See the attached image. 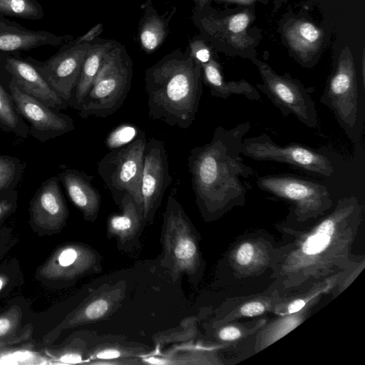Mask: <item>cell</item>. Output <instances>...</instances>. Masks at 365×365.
Segmentation results:
<instances>
[{"label": "cell", "mask_w": 365, "mask_h": 365, "mask_svg": "<svg viewBox=\"0 0 365 365\" xmlns=\"http://www.w3.org/2000/svg\"><path fill=\"white\" fill-rule=\"evenodd\" d=\"M361 216V204L350 196L339 200L331 212L307 229L276 225L284 240L277 245L271 285L283 294L302 292L364 260L351 254Z\"/></svg>", "instance_id": "6da1fadb"}, {"label": "cell", "mask_w": 365, "mask_h": 365, "mask_svg": "<svg viewBox=\"0 0 365 365\" xmlns=\"http://www.w3.org/2000/svg\"><path fill=\"white\" fill-rule=\"evenodd\" d=\"M249 121L227 129L215 128L211 140L192 148L187 158L192 187L202 217L218 220L235 207L245 205L247 189L243 179L254 175L244 163L242 143L249 132Z\"/></svg>", "instance_id": "7a4b0ae2"}, {"label": "cell", "mask_w": 365, "mask_h": 365, "mask_svg": "<svg viewBox=\"0 0 365 365\" xmlns=\"http://www.w3.org/2000/svg\"><path fill=\"white\" fill-rule=\"evenodd\" d=\"M145 84L151 119L182 129L192 125L202 93V73L187 49L174 50L147 68Z\"/></svg>", "instance_id": "3957f363"}, {"label": "cell", "mask_w": 365, "mask_h": 365, "mask_svg": "<svg viewBox=\"0 0 365 365\" xmlns=\"http://www.w3.org/2000/svg\"><path fill=\"white\" fill-rule=\"evenodd\" d=\"M200 241V234L180 203L170 195L163 217L160 262L174 281L186 275L196 284L202 279L205 262Z\"/></svg>", "instance_id": "277c9868"}, {"label": "cell", "mask_w": 365, "mask_h": 365, "mask_svg": "<svg viewBox=\"0 0 365 365\" xmlns=\"http://www.w3.org/2000/svg\"><path fill=\"white\" fill-rule=\"evenodd\" d=\"M133 63L125 46L115 41L104 55L100 70L78 108L82 118H106L124 103L131 87Z\"/></svg>", "instance_id": "5b68a950"}, {"label": "cell", "mask_w": 365, "mask_h": 365, "mask_svg": "<svg viewBox=\"0 0 365 365\" xmlns=\"http://www.w3.org/2000/svg\"><path fill=\"white\" fill-rule=\"evenodd\" d=\"M359 88L354 57L350 48L341 51L328 78L320 102L334 113L339 125L354 143L360 140Z\"/></svg>", "instance_id": "8992f818"}, {"label": "cell", "mask_w": 365, "mask_h": 365, "mask_svg": "<svg viewBox=\"0 0 365 365\" xmlns=\"http://www.w3.org/2000/svg\"><path fill=\"white\" fill-rule=\"evenodd\" d=\"M191 19L200 36L217 50L227 55L255 58L251 48L255 41L248 33L253 19L250 10L224 16L217 13L210 5L195 6Z\"/></svg>", "instance_id": "52a82bcc"}, {"label": "cell", "mask_w": 365, "mask_h": 365, "mask_svg": "<svg viewBox=\"0 0 365 365\" xmlns=\"http://www.w3.org/2000/svg\"><path fill=\"white\" fill-rule=\"evenodd\" d=\"M147 140L139 130L131 142L111 150L98 163V173L118 205L129 194L143 206L140 187Z\"/></svg>", "instance_id": "ba28073f"}, {"label": "cell", "mask_w": 365, "mask_h": 365, "mask_svg": "<svg viewBox=\"0 0 365 365\" xmlns=\"http://www.w3.org/2000/svg\"><path fill=\"white\" fill-rule=\"evenodd\" d=\"M257 187L292 204L290 214L299 223L317 220L333 205L327 187L292 175H265L257 180Z\"/></svg>", "instance_id": "9c48e42d"}, {"label": "cell", "mask_w": 365, "mask_h": 365, "mask_svg": "<svg viewBox=\"0 0 365 365\" xmlns=\"http://www.w3.org/2000/svg\"><path fill=\"white\" fill-rule=\"evenodd\" d=\"M252 61L258 68L262 83L256 85L282 113L284 117L294 115L310 128L318 126V115L312 91L289 73L279 75L267 63L257 59Z\"/></svg>", "instance_id": "30bf717a"}, {"label": "cell", "mask_w": 365, "mask_h": 365, "mask_svg": "<svg viewBox=\"0 0 365 365\" xmlns=\"http://www.w3.org/2000/svg\"><path fill=\"white\" fill-rule=\"evenodd\" d=\"M241 152L255 160L284 163L327 178L331 177L334 170L331 160L319 152L298 143L278 145L266 133L244 138Z\"/></svg>", "instance_id": "8fae6325"}, {"label": "cell", "mask_w": 365, "mask_h": 365, "mask_svg": "<svg viewBox=\"0 0 365 365\" xmlns=\"http://www.w3.org/2000/svg\"><path fill=\"white\" fill-rule=\"evenodd\" d=\"M10 94L17 112L29 123V135L46 142L74 130L71 116L56 110L24 91L8 79L0 82Z\"/></svg>", "instance_id": "7c38bea8"}, {"label": "cell", "mask_w": 365, "mask_h": 365, "mask_svg": "<svg viewBox=\"0 0 365 365\" xmlns=\"http://www.w3.org/2000/svg\"><path fill=\"white\" fill-rule=\"evenodd\" d=\"M277 245L273 237L264 231L240 237L226 257L234 277L241 279L257 277L272 269Z\"/></svg>", "instance_id": "4fadbf2b"}, {"label": "cell", "mask_w": 365, "mask_h": 365, "mask_svg": "<svg viewBox=\"0 0 365 365\" xmlns=\"http://www.w3.org/2000/svg\"><path fill=\"white\" fill-rule=\"evenodd\" d=\"M91 45V43L71 45L67 42L46 61H38L29 56H24V58L56 93L68 103Z\"/></svg>", "instance_id": "5bb4252c"}, {"label": "cell", "mask_w": 365, "mask_h": 365, "mask_svg": "<svg viewBox=\"0 0 365 365\" xmlns=\"http://www.w3.org/2000/svg\"><path fill=\"white\" fill-rule=\"evenodd\" d=\"M102 270V257L90 246L69 242L59 246L39 267L41 277L64 282H76Z\"/></svg>", "instance_id": "9a60e30c"}, {"label": "cell", "mask_w": 365, "mask_h": 365, "mask_svg": "<svg viewBox=\"0 0 365 365\" xmlns=\"http://www.w3.org/2000/svg\"><path fill=\"white\" fill-rule=\"evenodd\" d=\"M171 181L164 143L159 139H149L145 148L140 187L146 223L153 221Z\"/></svg>", "instance_id": "2e32d148"}, {"label": "cell", "mask_w": 365, "mask_h": 365, "mask_svg": "<svg viewBox=\"0 0 365 365\" xmlns=\"http://www.w3.org/2000/svg\"><path fill=\"white\" fill-rule=\"evenodd\" d=\"M11 79L26 93L60 111L68 106L21 52L0 51V82Z\"/></svg>", "instance_id": "e0dca14e"}, {"label": "cell", "mask_w": 365, "mask_h": 365, "mask_svg": "<svg viewBox=\"0 0 365 365\" xmlns=\"http://www.w3.org/2000/svg\"><path fill=\"white\" fill-rule=\"evenodd\" d=\"M125 285L103 286L94 291L53 329L46 334L44 343L54 341L62 331L108 318L120 307L125 297Z\"/></svg>", "instance_id": "ac0fdd59"}, {"label": "cell", "mask_w": 365, "mask_h": 365, "mask_svg": "<svg viewBox=\"0 0 365 365\" xmlns=\"http://www.w3.org/2000/svg\"><path fill=\"white\" fill-rule=\"evenodd\" d=\"M29 211L30 225L39 232L55 234L66 225L69 212L57 176L41 184L30 201Z\"/></svg>", "instance_id": "d6986e66"}, {"label": "cell", "mask_w": 365, "mask_h": 365, "mask_svg": "<svg viewBox=\"0 0 365 365\" xmlns=\"http://www.w3.org/2000/svg\"><path fill=\"white\" fill-rule=\"evenodd\" d=\"M365 259L357 264L338 272L320 281L314 282L306 290L287 294L284 299L278 303L273 314L284 315L297 312L315 299L321 298L326 294L336 296L351 284L365 264Z\"/></svg>", "instance_id": "ffe728a7"}, {"label": "cell", "mask_w": 365, "mask_h": 365, "mask_svg": "<svg viewBox=\"0 0 365 365\" xmlns=\"http://www.w3.org/2000/svg\"><path fill=\"white\" fill-rule=\"evenodd\" d=\"M287 294L269 285L259 293L227 299L217 309L210 327L243 318H253L268 313H273L275 306Z\"/></svg>", "instance_id": "44dd1931"}, {"label": "cell", "mask_w": 365, "mask_h": 365, "mask_svg": "<svg viewBox=\"0 0 365 365\" xmlns=\"http://www.w3.org/2000/svg\"><path fill=\"white\" fill-rule=\"evenodd\" d=\"M120 213L110 215L107 221V237L115 238L120 250L130 252L137 247L143 229L147 224L143 206L129 194H125L118 205Z\"/></svg>", "instance_id": "7402d4cb"}, {"label": "cell", "mask_w": 365, "mask_h": 365, "mask_svg": "<svg viewBox=\"0 0 365 365\" xmlns=\"http://www.w3.org/2000/svg\"><path fill=\"white\" fill-rule=\"evenodd\" d=\"M61 167L57 177L69 199L81 211L86 221L94 222L100 211L101 196L91 184L93 176L76 169Z\"/></svg>", "instance_id": "603a6c76"}, {"label": "cell", "mask_w": 365, "mask_h": 365, "mask_svg": "<svg viewBox=\"0 0 365 365\" xmlns=\"http://www.w3.org/2000/svg\"><path fill=\"white\" fill-rule=\"evenodd\" d=\"M72 39L71 35L29 30L7 19L0 21V51L21 53L43 46H63Z\"/></svg>", "instance_id": "cb8c5ba5"}, {"label": "cell", "mask_w": 365, "mask_h": 365, "mask_svg": "<svg viewBox=\"0 0 365 365\" xmlns=\"http://www.w3.org/2000/svg\"><path fill=\"white\" fill-rule=\"evenodd\" d=\"M140 9L143 13L138 30L139 44L144 52L152 53L166 39L169 33L170 21L177 8L173 6L164 14H159L151 0H147L140 5Z\"/></svg>", "instance_id": "d4e9b609"}, {"label": "cell", "mask_w": 365, "mask_h": 365, "mask_svg": "<svg viewBox=\"0 0 365 365\" xmlns=\"http://www.w3.org/2000/svg\"><path fill=\"white\" fill-rule=\"evenodd\" d=\"M284 35L301 64L312 65L323 41L322 29L310 21L297 19L286 27Z\"/></svg>", "instance_id": "484cf974"}, {"label": "cell", "mask_w": 365, "mask_h": 365, "mask_svg": "<svg viewBox=\"0 0 365 365\" xmlns=\"http://www.w3.org/2000/svg\"><path fill=\"white\" fill-rule=\"evenodd\" d=\"M200 66L202 82L210 88L212 96L227 100L231 96L238 95L252 101L260 100L258 90L247 81H226L216 56Z\"/></svg>", "instance_id": "4316f807"}, {"label": "cell", "mask_w": 365, "mask_h": 365, "mask_svg": "<svg viewBox=\"0 0 365 365\" xmlns=\"http://www.w3.org/2000/svg\"><path fill=\"white\" fill-rule=\"evenodd\" d=\"M320 299H314L297 312L278 315V317L267 321L255 334L251 354H257L264 350L301 324L309 317Z\"/></svg>", "instance_id": "83f0119b"}, {"label": "cell", "mask_w": 365, "mask_h": 365, "mask_svg": "<svg viewBox=\"0 0 365 365\" xmlns=\"http://www.w3.org/2000/svg\"><path fill=\"white\" fill-rule=\"evenodd\" d=\"M115 41L96 39L91 42L82 64L80 75L73 88L68 106L78 110L79 105L91 88L102 63L104 55L113 46Z\"/></svg>", "instance_id": "f1b7e54d"}, {"label": "cell", "mask_w": 365, "mask_h": 365, "mask_svg": "<svg viewBox=\"0 0 365 365\" xmlns=\"http://www.w3.org/2000/svg\"><path fill=\"white\" fill-rule=\"evenodd\" d=\"M267 322L266 318H259L246 322L233 320L210 327L211 339L222 349H237L245 346L246 342H253L255 334Z\"/></svg>", "instance_id": "f546056e"}, {"label": "cell", "mask_w": 365, "mask_h": 365, "mask_svg": "<svg viewBox=\"0 0 365 365\" xmlns=\"http://www.w3.org/2000/svg\"><path fill=\"white\" fill-rule=\"evenodd\" d=\"M146 351L140 346H129L118 343H103L91 348L87 364L97 365L141 364Z\"/></svg>", "instance_id": "4dcf8cb0"}, {"label": "cell", "mask_w": 365, "mask_h": 365, "mask_svg": "<svg viewBox=\"0 0 365 365\" xmlns=\"http://www.w3.org/2000/svg\"><path fill=\"white\" fill-rule=\"evenodd\" d=\"M22 311L13 305L0 314V347L27 341L31 334L29 326L21 327Z\"/></svg>", "instance_id": "1f68e13d"}, {"label": "cell", "mask_w": 365, "mask_h": 365, "mask_svg": "<svg viewBox=\"0 0 365 365\" xmlns=\"http://www.w3.org/2000/svg\"><path fill=\"white\" fill-rule=\"evenodd\" d=\"M0 129L22 138H27L29 135V126L17 112L10 94L1 83Z\"/></svg>", "instance_id": "d6a6232c"}, {"label": "cell", "mask_w": 365, "mask_h": 365, "mask_svg": "<svg viewBox=\"0 0 365 365\" xmlns=\"http://www.w3.org/2000/svg\"><path fill=\"white\" fill-rule=\"evenodd\" d=\"M142 364H223L217 354L212 350L198 348L182 354L166 357L149 356L142 358Z\"/></svg>", "instance_id": "836d02e7"}, {"label": "cell", "mask_w": 365, "mask_h": 365, "mask_svg": "<svg viewBox=\"0 0 365 365\" xmlns=\"http://www.w3.org/2000/svg\"><path fill=\"white\" fill-rule=\"evenodd\" d=\"M26 163L19 158L0 155V194L15 190L21 179Z\"/></svg>", "instance_id": "e575fe53"}, {"label": "cell", "mask_w": 365, "mask_h": 365, "mask_svg": "<svg viewBox=\"0 0 365 365\" xmlns=\"http://www.w3.org/2000/svg\"><path fill=\"white\" fill-rule=\"evenodd\" d=\"M0 14L38 20L43 17L44 11L37 0H0Z\"/></svg>", "instance_id": "d590c367"}, {"label": "cell", "mask_w": 365, "mask_h": 365, "mask_svg": "<svg viewBox=\"0 0 365 365\" xmlns=\"http://www.w3.org/2000/svg\"><path fill=\"white\" fill-rule=\"evenodd\" d=\"M138 130L133 125L123 124L111 131L105 143L108 148L113 150L131 142L138 135Z\"/></svg>", "instance_id": "8d00e7d4"}, {"label": "cell", "mask_w": 365, "mask_h": 365, "mask_svg": "<svg viewBox=\"0 0 365 365\" xmlns=\"http://www.w3.org/2000/svg\"><path fill=\"white\" fill-rule=\"evenodd\" d=\"M186 49L200 65L216 56L212 46L200 35L192 38Z\"/></svg>", "instance_id": "74e56055"}, {"label": "cell", "mask_w": 365, "mask_h": 365, "mask_svg": "<svg viewBox=\"0 0 365 365\" xmlns=\"http://www.w3.org/2000/svg\"><path fill=\"white\" fill-rule=\"evenodd\" d=\"M90 349L86 342L76 339L65 347L61 354L60 360L65 363H82L87 361Z\"/></svg>", "instance_id": "f35d334b"}, {"label": "cell", "mask_w": 365, "mask_h": 365, "mask_svg": "<svg viewBox=\"0 0 365 365\" xmlns=\"http://www.w3.org/2000/svg\"><path fill=\"white\" fill-rule=\"evenodd\" d=\"M17 207V191L12 190L0 194V222L15 211Z\"/></svg>", "instance_id": "ab89813d"}, {"label": "cell", "mask_w": 365, "mask_h": 365, "mask_svg": "<svg viewBox=\"0 0 365 365\" xmlns=\"http://www.w3.org/2000/svg\"><path fill=\"white\" fill-rule=\"evenodd\" d=\"M103 29V25L100 23L97 24L85 34L78 37L76 39H72L68 43L71 45L91 43L98 38V36L102 33Z\"/></svg>", "instance_id": "60d3db41"}, {"label": "cell", "mask_w": 365, "mask_h": 365, "mask_svg": "<svg viewBox=\"0 0 365 365\" xmlns=\"http://www.w3.org/2000/svg\"><path fill=\"white\" fill-rule=\"evenodd\" d=\"M217 1H223V2L235 3V4H242V5H250V4H252L257 0H217Z\"/></svg>", "instance_id": "b9f144b4"}, {"label": "cell", "mask_w": 365, "mask_h": 365, "mask_svg": "<svg viewBox=\"0 0 365 365\" xmlns=\"http://www.w3.org/2000/svg\"><path fill=\"white\" fill-rule=\"evenodd\" d=\"M195 4V7L202 8L205 6L210 5L211 0H193Z\"/></svg>", "instance_id": "7bdbcfd3"}, {"label": "cell", "mask_w": 365, "mask_h": 365, "mask_svg": "<svg viewBox=\"0 0 365 365\" xmlns=\"http://www.w3.org/2000/svg\"><path fill=\"white\" fill-rule=\"evenodd\" d=\"M285 0H277V3L276 4V6H279L282 2H284Z\"/></svg>", "instance_id": "ee69618b"}, {"label": "cell", "mask_w": 365, "mask_h": 365, "mask_svg": "<svg viewBox=\"0 0 365 365\" xmlns=\"http://www.w3.org/2000/svg\"><path fill=\"white\" fill-rule=\"evenodd\" d=\"M2 285H3V282H2V280L0 279V289H1V287H2Z\"/></svg>", "instance_id": "f6af8a7d"}]
</instances>
